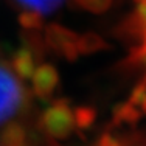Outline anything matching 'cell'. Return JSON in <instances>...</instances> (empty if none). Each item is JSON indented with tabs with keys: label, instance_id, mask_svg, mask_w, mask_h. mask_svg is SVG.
<instances>
[{
	"label": "cell",
	"instance_id": "9c48e42d",
	"mask_svg": "<svg viewBox=\"0 0 146 146\" xmlns=\"http://www.w3.org/2000/svg\"><path fill=\"white\" fill-rule=\"evenodd\" d=\"M73 5L92 14H103L112 6L113 0H72Z\"/></svg>",
	"mask_w": 146,
	"mask_h": 146
},
{
	"label": "cell",
	"instance_id": "8fae6325",
	"mask_svg": "<svg viewBox=\"0 0 146 146\" xmlns=\"http://www.w3.org/2000/svg\"><path fill=\"white\" fill-rule=\"evenodd\" d=\"M98 146H117V143H113V141H110V140H104Z\"/></svg>",
	"mask_w": 146,
	"mask_h": 146
},
{
	"label": "cell",
	"instance_id": "5b68a950",
	"mask_svg": "<svg viewBox=\"0 0 146 146\" xmlns=\"http://www.w3.org/2000/svg\"><path fill=\"white\" fill-rule=\"evenodd\" d=\"M30 79L33 92L40 98H45L56 90L59 84V73L51 64H42L34 68Z\"/></svg>",
	"mask_w": 146,
	"mask_h": 146
},
{
	"label": "cell",
	"instance_id": "6da1fadb",
	"mask_svg": "<svg viewBox=\"0 0 146 146\" xmlns=\"http://www.w3.org/2000/svg\"><path fill=\"white\" fill-rule=\"evenodd\" d=\"M131 28L129 33L135 36L137 40V47L132 51V62H141L146 70V0H137V9L134 13V17L129 22ZM146 109V72L145 78L140 82L137 89L134 90V95L129 98L127 106L121 110L118 117L121 120H131V118L137 117Z\"/></svg>",
	"mask_w": 146,
	"mask_h": 146
},
{
	"label": "cell",
	"instance_id": "7a4b0ae2",
	"mask_svg": "<svg viewBox=\"0 0 146 146\" xmlns=\"http://www.w3.org/2000/svg\"><path fill=\"white\" fill-rule=\"evenodd\" d=\"M23 101V92L19 79L11 70L0 65V124L8 121Z\"/></svg>",
	"mask_w": 146,
	"mask_h": 146
},
{
	"label": "cell",
	"instance_id": "30bf717a",
	"mask_svg": "<svg viewBox=\"0 0 146 146\" xmlns=\"http://www.w3.org/2000/svg\"><path fill=\"white\" fill-rule=\"evenodd\" d=\"M19 22L27 30H37L42 27V17H40V14H37V13L23 11L19 16Z\"/></svg>",
	"mask_w": 146,
	"mask_h": 146
},
{
	"label": "cell",
	"instance_id": "277c9868",
	"mask_svg": "<svg viewBox=\"0 0 146 146\" xmlns=\"http://www.w3.org/2000/svg\"><path fill=\"white\" fill-rule=\"evenodd\" d=\"M78 113H79V110L73 112L65 103L58 101L45 110V113L42 117V123L48 134L62 138L73 129L76 118L79 120Z\"/></svg>",
	"mask_w": 146,
	"mask_h": 146
},
{
	"label": "cell",
	"instance_id": "8992f818",
	"mask_svg": "<svg viewBox=\"0 0 146 146\" xmlns=\"http://www.w3.org/2000/svg\"><path fill=\"white\" fill-rule=\"evenodd\" d=\"M34 68L36 67H34V56L31 48H19L13 56V70L20 78H31Z\"/></svg>",
	"mask_w": 146,
	"mask_h": 146
},
{
	"label": "cell",
	"instance_id": "52a82bcc",
	"mask_svg": "<svg viewBox=\"0 0 146 146\" xmlns=\"http://www.w3.org/2000/svg\"><path fill=\"white\" fill-rule=\"evenodd\" d=\"M22 6H25L27 11H33L37 14H47L59 8L62 0H17Z\"/></svg>",
	"mask_w": 146,
	"mask_h": 146
},
{
	"label": "cell",
	"instance_id": "ba28073f",
	"mask_svg": "<svg viewBox=\"0 0 146 146\" xmlns=\"http://www.w3.org/2000/svg\"><path fill=\"white\" fill-rule=\"evenodd\" d=\"M104 40L101 36L95 33H86L79 36V53L81 54H90L93 51H98L104 48Z\"/></svg>",
	"mask_w": 146,
	"mask_h": 146
},
{
	"label": "cell",
	"instance_id": "3957f363",
	"mask_svg": "<svg viewBox=\"0 0 146 146\" xmlns=\"http://www.w3.org/2000/svg\"><path fill=\"white\" fill-rule=\"evenodd\" d=\"M44 42L51 51L67 59L81 56L79 53V34L59 23H51L44 30Z\"/></svg>",
	"mask_w": 146,
	"mask_h": 146
}]
</instances>
